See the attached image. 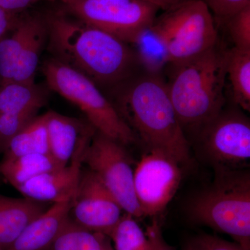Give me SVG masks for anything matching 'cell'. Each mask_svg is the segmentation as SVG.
I'll list each match as a JSON object with an SVG mask.
<instances>
[{
    "label": "cell",
    "instance_id": "6da1fadb",
    "mask_svg": "<svg viewBox=\"0 0 250 250\" xmlns=\"http://www.w3.org/2000/svg\"><path fill=\"white\" fill-rule=\"evenodd\" d=\"M52 58L112 90L146 68L139 51L62 9L45 15Z\"/></svg>",
    "mask_w": 250,
    "mask_h": 250
},
{
    "label": "cell",
    "instance_id": "7a4b0ae2",
    "mask_svg": "<svg viewBox=\"0 0 250 250\" xmlns=\"http://www.w3.org/2000/svg\"><path fill=\"white\" fill-rule=\"evenodd\" d=\"M111 93L120 116L148 149L167 153L182 165L190 164V143L159 71L147 67Z\"/></svg>",
    "mask_w": 250,
    "mask_h": 250
},
{
    "label": "cell",
    "instance_id": "3957f363",
    "mask_svg": "<svg viewBox=\"0 0 250 250\" xmlns=\"http://www.w3.org/2000/svg\"><path fill=\"white\" fill-rule=\"evenodd\" d=\"M227 51L219 40L204 53L169 65L167 90L185 134H196L225 107Z\"/></svg>",
    "mask_w": 250,
    "mask_h": 250
},
{
    "label": "cell",
    "instance_id": "277c9868",
    "mask_svg": "<svg viewBox=\"0 0 250 250\" xmlns=\"http://www.w3.org/2000/svg\"><path fill=\"white\" fill-rule=\"evenodd\" d=\"M187 210L193 223L226 233L250 250L249 172L218 169L213 183L192 197Z\"/></svg>",
    "mask_w": 250,
    "mask_h": 250
},
{
    "label": "cell",
    "instance_id": "5b68a950",
    "mask_svg": "<svg viewBox=\"0 0 250 250\" xmlns=\"http://www.w3.org/2000/svg\"><path fill=\"white\" fill-rule=\"evenodd\" d=\"M163 49V62L172 65L196 57L218 42L215 20L200 0H187L156 16L148 29Z\"/></svg>",
    "mask_w": 250,
    "mask_h": 250
},
{
    "label": "cell",
    "instance_id": "8992f818",
    "mask_svg": "<svg viewBox=\"0 0 250 250\" xmlns=\"http://www.w3.org/2000/svg\"><path fill=\"white\" fill-rule=\"evenodd\" d=\"M51 90L76 105L94 129L124 146L136 140L114 105L88 77L52 57L41 67Z\"/></svg>",
    "mask_w": 250,
    "mask_h": 250
},
{
    "label": "cell",
    "instance_id": "52a82bcc",
    "mask_svg": "<svg viewBox=\"0 0 250 250\" xmlns=\"http://www.w3.org/2000/svg\"><path fill=\"white\" fill-rule=\"evenodd\" d=\"M62 4L64 12L129 45L143 40L161 11L143 0H75Z\"/></svg>",
    "mask_w": 250,
    "mask_h": 250
},
{
    "label": "cell",
    "instance_id": "ba28073f",
    "mask_svg": "<svg viewBox=\"0 0 250 250\" xmlns=\"http://www.w3.org/2000/svg\"><path fill=\"white\" fill-rule=\"evenodd\" d=\"M82 163L98 176L125 213L143 218L134 191V171L124 145L96 131Z\"/></svg>",
    "mask_w": 250,
    "mask_h": 250
},
{
    "label": "cell",
    "instance_id": "9c48e42d",
    "mask_svg": "<svg viewBox=\"0 0 250 250\" xmlns=\"http://www.w3.org/2000/svg\"><path fill=\"white\" fill-rule=\"evenodd\" d=\"M202 152L218 169H233L250 158V122L239 109H223L196 134Z\"/></svg>",
    "mask_w": 250,
    "mask_h": 250
},
{
    "label": "cell",
    "instance_id": "30bf717a",
    "mask_svg": "<svg viewBox=\"0 0 250 250\" xmlns=\"http://www.w3.org/2000/svg\"><path fill=\"white\" fill-rule=\"evenodd\" d=\"M182 166L159 149H149L142 156L134 172V187L143 217L156 216L165 210L182 182Z\"/></svg>",
    "mask_w": 250,
    "mask_h": 250
},
{
    "label": "cell",
    "instance_id": "8fae6325",
    "mask_svg": "<svg viewBox=\"0 0 250 250\" xmlns=\"http://www.w3.org/2000/svg\"><path fill=\"white\" fill-rule=\"evenodd\" d=\"M123 210L98 176L82 167L72 199L70 218L82 228L108 237L123 215Z\"/></svg>",
    "mask_w": 250,
    "mask_h": 250
},
{
    "label": "cell",
    "instance_id": "7c38bea8",
    "mask_svg": "<svg viewBox=\"0 0 250 250\" xmlns=\"http://www.w3.org/2000/svg\"><path fill=\"white\" fill-rule=\"evenodd\" d=\"M89 143L77 149L68 165L40 174L16 189L24 197L36 201L53 204L71 201L83 167L82 157Z\"/></svg>",
    "mask_w": 250,
    "mask_h": 250
},
{
    "label": "cell",
    "instance_id": "4fadbf2b",
    "mask_svg": "<svg viewBox=\"0 0 250 250\" xmlns=\"http://www.w3.org/2000/svg\"><path fill=\"white\" fill-rule=\"evenodd\" d=\"M49 154L59 167L70 164L77 149L91 141L96 130L88 121L54 111L45 113Z\"/></svg>",
    "mask_w": 250,
    "mask_h": 250
},
{
    "label": "cell",
    "instance_id": "5bb4252c",
    "mask_svg": "<svg viewBox=\"0 0 250 250\" xmlns=\"http://www.w3.org/2000/svg\"><path fill=\"white\" fill-rule=\"evenodd\" d=\"M71 201L57 202L36 217L8 250H49L70 219Z\"/></svg>",
    "mask_w": 250,
    "mask_h": 250
},
{
    "label": "cell",
    "instance_id": "9a60e30c",
    "mask_svg": "<svg viewBox=\"0 0 250 250\" xmlns=\"http://www.w3.org/2000/svg\"><path fill=\"white\" fill-rule=\"evenodd\" d=\"M48 203L0 194V250H8L26 227L49 208Z\"/></svg>",
    "mask_w": 250,
    "mask_h": 250
},
{
    "label": "cell",
    "instance_id": "2e32d148",
    "mask_svg": "<svg viewBox=\"0 0 250 250\" xmlns=\"http://www.w3.org/2000/svg\"><path fill=\"white\" fill-rule=\"evenodd\" d=\"M42 16H20L14 28L0 39V86L13 82L18 57Z\"/></svg>",
    "mask_w": 250,
    "mask_h": 250
},
{
    "label": "cell",
    "instance_id": "e0dca14e",
    "mask_svg": "<svg viewBox=\"0 0 250 250\" xmlns=\"http://www.w3.org/2000/svg\"><path fill=\"white\" fill-rule=\"evenodd\" d=\"M45 102V90L35 82H11L0 86V113L38 112Z\"/></svg>",
    "mask_w": 250,
    "mask_h": 250
},
{
    "label": "cell",
    "instance_id": "ac0fdd59",
    "mask_svg": "<svg viewBox=\"0 0 250 250\" xmlns=\"http://www.w3.org/2000/svg\"><path fill=\"white\" fill-rule=\"evenodd\" d=\"M226 79L238 108L250 111V49L232 47L226 56Z\"/></svg>",
    "mask_w": 250,
    "mask_h": 250
},
{
    "label": "cell",
    "instance_id": "d6986e66",
    "mask_svg": "<svg viewBox=\"0 0 250 250\" xmlns=\"http://www.w3.org/2000/svg\"><path fill=\"white\" fill-rule=\"evenodd\" d=\"M59 167L50 154H30L11 159H2L0 174L17 188L34 177Z\"/></svg>",
    "mask_w": 250,
    "mask_h": 250
},
{
    "label": "cell",
    "instance_id": "ffe728a7",
    "mask_svg": "<svg viewBox=\"0 0 250 250\" xmlns=\"http://www.w3.org/2000/svg\"><path fill=\"white\" fill-rule=\"evenodd\" d=\"M49 147L45 115L36 117L10 143L3 159L30 154H48Z\"/></svg>",
    "mask_w": 250,
    "mask_h": 250
},
{
    "label": "cell",
    "instance_id": "44dd1931",
    "mask_svg": "<svg viewBox=\"0 0 250 250\" xmlns=\"http://www.w3.org/2000/svg\"><path fill=\"white\" fill-rule=\"evenodd\" d=\"M47 42V21L42 15L18 57L13 82H35L41 53Z\"/></svg>",
    "mask_w": 250,
    "mask_h": 250
},
{
    "label": "cell",
    "instance_id": "7402d4cb",
    "mask_svg": "<svg viewBox=\"0 0 250 250\" xmlns=\"http://www.w3.org/2000/svg\"><path fill=\"white\" fill-rule=\"evenodd\" d=\"M108 238L82 228L70 217L49 250H103Z\"/></svg>",
    "mask_w": 250,
    "mask_h": 250
},
{
    "label": "cell",
    "instance_id": "603a6c76",
    "mask_svg": "<svg viewBox=\"0 0 250 250\" xmlns=\"http://www.w3.org/2000/svg\"><path fill=\"white\" fill-rule=\"evenodd\" d=\"M129 213L122 215L110 233L114 250H152L146 233Z\"/></svg>",
    "mask_w": 250,
    "mask_h": 250
},
{
    "label": "cell",
    "instance_id": "cb8c5ba5",
    "mask_svg": "<svg viewBox=\"0 0 250 250\" xmlns=\"http://www.w3.org/2000/svg\"><path fill=\"white\" fill-rule=\"evenodd\" d=\"M233 47L250 49V4L237 11L224 22Z\"/></svg>",
    "mask_w": 250,
    "mask_h": 250
},
{
    "label": "cell",
    "instance_id": "d4e9b609",
    "mask_svg": "<svg viewBox=\"0 0 250 250\" xmlns=\"http://www.w3.org/2000/svg\"><path fill=\"white\" fill-rule=\"evenodd\" d=\"M37 113H0V153H4L11 141L36 118Z\"/></svg>",
    "mask_w": 250,
    "mask_h": 250
},
{
    "label": "cell",
    "instance_id": "484cf974",
    "mask_svg": "<svg viewBox=\"0 0 250 250\" xmlns=\"http://www.w3.org/2000/svg\"><path fill=\"white\" fill-rule=\"evenodd\" d=\"M207 5L214 20L224 22L239 11L250 4V0H200Z\"/></svg>",
    "mask_w": 250,
    "mask_h": 250
},
{
    "label": "cell",
    "instance_id": "4316f807",
    "mask_svg": "<svg viewBox=\"0 0 250 250\" xmlns=\"http://www.w3.org/2000/svg\"><path fill=\"white\" fill-rule=\"evenodd\" d=\"M195 250H246L236 243L225 241L211 235H199L189 243Z\"/></svg>",
    "mask_w": 250,
    "mask_h": 250
},
{
    "label": "cell",
    "instance_id": "83f0119b",
    "mask_svg": "<svg viewBox=\"0 0 250 250\" xmlns=\"http://www.w3.org/2000/svg\"><path fill=\"white\" fill-rule=\"evenodd\" d=\"M146 234L152 250H175L166 243L163 236L160 223L157 220H153L152 223L147 227Z\"/></svg>",
    "mask_w": 250,
    "mask_h": 250
},
{
    "label": "cell",
    "instance_id": "f1b7e54d",
    "mask_svg": "<svg viewBox=\"0 0 250 250\" xmlns=\"http://www.w3.org/2000/svg\"><path fill=\"white\" fill-rule=\"evenodd\" d=\"M36 3L38 0H0V8L13 14H20Z\"/></svg>",
    "mask_w": 250,
    "mask_h": 250
},
{
    "label": "cell",
    "instance_id": "f546056e",
    "mask_svg": "<svg viewBox=\"0 0 250 250\" xmlns=\"http://www.w3.org/2000/svg\"><path fill=\"white\" fill-rule=\"evenodd\" d=\"M20 14H13L0 8V39L13 29Z\"/></svg>",
    "mask_w": 250,
    "mask_h": 250
},
{
    "label": "cell",
    "instance_id": "4dcf8cb0",
    "mask_svg": "<svg viewBox=\"0 0 250 250\" xmlns=\"http://www.w3.org/2000/svg\"><path fill=\"white\" fill-rule=\"evenodd\" d=\"M71 1H75V0H38V2L39 1H49V2L59 1L61 3H65ZM143 1L155 5L158 8H159V9L165 11L171 9L176 4L177 0H143Z\"/></svg>",
    "mask_w": 250,
    "mask_h": 250
},
{
    "label": "cell",
    "instance_id": "1f68e13d",
    "mask_svg": "<svg viewBox=\"0 0 250 250\" xmlns=\"http://www.w3.org/2000/svg\"><path fill=\"white\" fill-rule=\"evenodd\" d=\"M103 250H114L113 247L111 246V239L109 237L107 238L106 242H105Z\"/></svg>",
    "mask_w": 250,
    "mask_h": 250
},
{
    "label": "cell",
    "instance_id": "d6a6232c",
    "mask_svg": "<svg viewBox=\"0 0 250 250\" xmlns=\"http://www.w3.org/2000/svg\"><path fill=\"white\" fill-rule=\"evenodd\" d=\"M185 250H195L193 249V248H192V247L191 246H190V244H188L187 247H186V249Z\"/></svg>",
    "mask_w": 250,
    "mask_h": 250
},
{
    "label": "cell",
    "instance_id": "836d02e7",
    "mask_svg": "<svg viewBox=\"0 0 250 250\" xmlns=\"http://www.w3.org/2000/svg\"></svg>",
    "mask_w": 250,
    "mask_h": 250
}]
</instances>
